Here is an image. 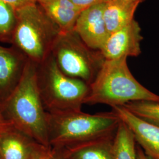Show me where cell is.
<instances>
[{"instance_id": "26", "label": "cell", "mask_w": 159, "mask_h": 159, "mask_svg": "<svg viewBox=\"0 0 159 159\" xmlns=\"http://www.w3.org/2000/svg\"><path fill=\"white\" fill-rule=\"evenodd\" d=\"M35 1H37V0H35Z\"/></svg>"}, {"instance_id": "1", "label": "cell", "mask_w": 159, "mask_h": 159, "mask_svg": "<svg viewBox=\"0 0 159 159\" xmlns=\"http://www.w3.org/2000/svg\"><path fill=\"white\" fill-rule=\"evenodd\" d=\"M37 64L29 60L19 84L0 106L14 129L40 144L50 147L47 113L37 85Z\"/></svg>"}, {"instance_id": "3", "label": "cell", "mask_w": 159, "mask_h": 159, "mask_svg": "<svg viewBox=\"0 0 159 159\" xmlns=\"http://www.w3.org/2000/svg\"><path fill=\"white\" fill-rule=\"evenodd\" d=\"M127 58L106 60L90 84L84 104H102L114 107L129 102H159V96L141 84L131 74Z\"/></svg>"}, {"instance_id": "17", "label": "cell", "mask_w": 159, "mask_h": 159, "mask_svg": "<svg viewBox=\"0 0 159 159\" xmlns=\"http://www.w3.org/2000/svg\"><path fill=\"white\" fill-rule=\"evenodd\" d=\"M123 107L137 117L159 126V102L140 101L129 102Z\"/></svg>"}, {"instance_id": "10", "label": "cell", "mask_w": 159, "mask_h": 159, "mask_svg": "<svg viewBox=\"0 0 159 159\" xmlns=\"http://www.w3.org/2000/svg\"><path fill=\"white\" fill-rule=\"evenodd\" d=\"M111 108L129 128L136 142L145 153L153 159H159V126L137 117L123 106Z\"/></svg>"}, {"instance_id": "4", "label": "cell", "mask_w": 159, "mask_h": 159, "mask_svg": "<svg viewBox=\"0 0 159 159\" xmlns=\"http://www.w3.org/2000/svg\"><path fill=\"white\" fill-rule=\"evenodd\" d=\"M17 25L11 44L37 65L51 54L61 32L37 2L16 9Z\"/></svg>"}, {"instance_id": "9", "label": "cell", "mask_w": 159, "mask_h": 159, "mask_svg": "<svg viewBox=\"0 0 159 159\" xmlns=\"http://www.w3.org/2000/svg\"><path fill=\"white\" fill-rule=\"evenodd\" d=\"M28 61L27 57L14 46L0 45V104L19 84Z\"/></svg>"}, {"instance_id": "6", "label": "cell", "mask_w": 159, "mask_h": 159, "mask_svg": "<svg viewBox=\"0 0 159 159\" xmlns=\"http://www.w3.org/2000/svg\"><path fill=\"white\" fill-rule=\"evenodd\" d=\"M51 55L64 74L89 85L106 61L101 51L89 47L74 30L60 33L53 44Z\"/></svg>"}, {"instance_id": "18", "label": "cell", "mask_w": 159, "mask_h": 159, "mask_svg": "<svg viewBox=\"0 0 159 159\" xmlns=\"http://www.w3.org/2000/svg\"><path fill=\"white\" fill-rule=\"evenodd\" d=\"M51 147H46L39 144L31 154L29 159H49Z\"/></svg>"}, {"instance_id": "24", "label": "cell", "mask_w": 159, "mask_h": 159, "mask_svg": "<svg viewBox=\"0 0 159 159\" xmlns=\"http://www.w3.org/2000/svg\"><path fill=\"white\" fill-rule=\"evenodd\" d=\"M121 2H127V3H133V2H140L142 3L144 0H116Z\"/></svg>"}, {"instance_id": "23", "label": "cell", "mask_w": 159, "mask_h": 159, "mask_svg": "<svg viewBox=\"0 0 159 159\" xmlns=\"http://www.w3.org/2000/svg\"><path fill=\"white\" fill-rule=\"evenodd\" d=\"M136 159H154L145 153L142 148L137 145Z\"/></svg>"}, {"instance_id": "15", "label": "cell", "mask_w": 159, "mask_h": 159, "mask_svg": "<svg viewBox=\"0 0 159 159\" xmlns=\"http://www.w3.org/2000/svg\"><path fill=\"white\" fill-rule=\"evenodd\" d=\"M136 147L133 134L121 121L114 139L116 159H136Z\"/></svg>"}, {"instance_id": "8", "label": "cell", "mask_w": 159, "mask_h": 159, "mask_svg": "<svg viewBox=\"0 0 159 159\" xmlns=\"http://www.w3.org/2000/svg\"><path fill=\"white\" fill-rule=\"evenodd\" d=\"M104 4L84 10L78 18L74 31L92 49L101 51L109 33L104 21Z\"/></svg>"}, {"instance_id": "25", "label": "cell", "mask_w": 159, "mask_h": 159, "mask_svg": "<svg viewBox=\"0 0 159 159\" xmlns=\"http://www.w3.org/2000/svg\"><path fill=\"white\" fill-rule=\"evenodd\" d=\"M0 159H2V156H1V153H0Z\"/></svg>"}, {"instance_id": "2", "label": "cell", "mask_w": 159, "mask_h": 159, "mask_svg": "<svg viewBox=\"0 0 159 159\" xmlns=\"http://www.w3.org/2000/svg\"><path fill=\"white\" fill-rule=\"evenodd\" d=\"M50 147L66 148L115 134L121 120L110 112L85 113L81 110L47 113Z\"/></svg>"}, {"instance_id": "21", "label": "cell", "mask_w": 159, "mask_h": 159, "mask_svg": "<svg viewBox=\"0 0 159 159\" xmlns=\"http://www.w3.org/2000/svg\"><path fill=\"white\" fill-rule=\"evenodd\" d=\"M10 4L16 9L20 8L35 2V0H0Z\"/></svg>"}, {"instance_id": "7", "label": "cell", "mask_w": 159, "mask_h": 159, "mask_svg": "<svg viewBox=\"0 0 159 159\" xmlns=\"http://www.w3.org/2000/svg\"><path fill=\"white\" fill-rule=\"evenodd\" d=\"M141 28L135 20L109 34L101 52L106 60L138 57L142 52Z\"/></svg>"}, {"instance_id": "13", "label": "cell", "mask_w": 159, "mask_h": 159, "mask_svg": "<svg viewBox=\"0 0 159 159\" xmlns=\"http://www.w3.org/2000/svg\"><path fill=\"white\" fill-rule=\"evenodd\" d=\"M39 143L14 127L0 137L2 159H29Z\"/></svg>"}, {"instance_id": "16", "label": "cell", "mask_w": 159, "mask_h": 159, "mask_svg": "<svg viewBox=\"0 0 159 159\" xmlns=\"http://www.w3.org/2000/svg\"><path fill=\"white\" fill-rule=\"evenodd\" d=\"M17 20L16 9L0 1V42L11 44Z\"/></svg>"}, {"instance_id": "14", "label": "cell", "mask_w": 159, "mask_h": 159, "mask_svg": "<svg viewBox=\"0 0 159 159\" xmlns=\"http://www.w3.org/2000/svg\"><path fill=\"white\" fill-rule=\"evenodd\" d=\"M140 4L116 0H110L106 2L103 15L109 34L125 27L134 20V13Z\"/></svg>"}, {"instance_id": "19", "label": "cell", "mask_w": 159, "mask_h": 159, "mask_svg": "<svg viewBox=\"0 0 159 159\" xmlns=\"http://www.w3.org/2000/svg\"><path fill=\"white\" fill-rule=\"evenodd\" d=\"M75 6L85 10L93 6L107 2L110 0H70Z\"/></svg>"}, {"instance_id": "5", "label": "cell", "mask_w": 159, "mask_h": 159, "mask_svg": "<svg viewBox=\"0 0 159 159\" xmlns=\"http://www.w3.org/2000/svg\"><path fill=\"white\" fill-rule=\"evenodd\" d=\"M37 81L47 113L81 110L90 90L85 82L64 74L51 54L37 65Z\"/></svg>"}, {"instance_id": "11", "label": "cell", "mask_w": 159, "mask_h": 159, "mask_svg": "<svg viewBox=\"0 0 159 159\" xmlns=\"http://www.w3.org/2000/svg\"><path fill=\"white\" fill-rule=\"evenodd\" d=\"M37 2L61 32L73 31L78 18L84 10L70 0H37Z\"/></svg>"}, {"instance_id": "12", "label": "cell", "mask_w": 159, "mask_h": 159, "mask_svg": "<svg viewBox=\"0 0 159 159\" xmlns=\"http://www.w3.org/2000/svg\"><path fill=\"white\" fill-rule=\"evenodd\" d=\"M114 136L115 134L101 137L61 148H63L71 159H116L114 148Z\"/></svg>"}, {"instance_id": "20", "label": "cell", "mask_w": 159, "mask_h": 159, "mask_svg": "<svg viewBox=\"0 0 159 159\" xmlns=\"http://www.w3.org/2000/svg\"><path fill=\"white\" fill-rule=\"evenodd\" d=\"M13 128L11 124L6 119L3 115L0 106V137L2 136L7 131Z\"/></svg>"}, {"instance_id": "22", "label": "cell", "mask_w": 159, "mask_h": 159, "mask_svg": "<svg viewBox=\"0 0 159 159\" xmlns=\"http://www.w3.org/2000/svg\"><path fill=\"white\" fill-rule=\"evenodd\" d=\"M49 159H71L61 148H51Z\"/></svg>"}]
</instances>
